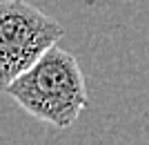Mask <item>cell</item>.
Wrapping results in <instances>:
<instances>
[{"label": "cell", "mask_w": 149, "mask_h": 145, "mask_svg": "<svg viewBox=\"0 0 149 145\" xmlns=\"http://www.w3.org/2000/svg\"><path fill=\"white\" fill-rule=\"evenodd\" d=\"M5 94L33 118L58 130L74 125L89 103L85 76L76 56L58 45L49 47L25 74H20Z\"/></svg>", "instance_id": "cell-1"}, {"label": "cell", "mask_w": 149, "mask_h": 145, "mask_svg": "<svg viewBox=\"0 0 149 145\" xmlns=\"http://www.w3.org/2000/svg\"><path fill=\"white\" fill-rule=\"evenodd\" d=\"M65 34L56 18L27 0H0V94Z\"/></svg>", "instance_id": "cell-2"}]
</instances>
